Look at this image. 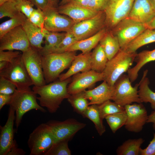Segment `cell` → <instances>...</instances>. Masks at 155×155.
Wrapping results in <instances>:
<instances>
[{
    "instance_id": "obj_1",
    "label": "cell",
    "mask_w": 155,
    "mask_h": 155,
    "mask_svg": "<svg viewBox=\"0 0 155 155\" xmlns=\"http://www.w3.org/2000/svg\"><path fill=\"white\" fill-rule=\"evenodd\" d=\"M71 80L69 78L63 81H54L41 86H34L32 90L39 96L37 97L42 107L46 108L49 113H55L63 100L70 96L67 86Z\"/></svg>"
},
{
    "instance_id": "obj_2",
    "label": "cell",
    "mask_w": 155,
    "mask_h": 155,
    "mask_svg": "<svg viewBox=\"0 0 155 155\" xmlns=\"http://www.w3.org/2000/svg\"><path fill=\"white\" fill-rule=\"evenodd\" d=\"M76 55L75 51L42 55V67L46 83L52 82L59 78L61 73L70 66Z\"/></svg>"
},
{
    "instance_id": "obj_3",
    "label": "cell",
    "mask_w": 155,
    "mask_h": 155,
    "mask_svg": "<svg viewBox=\"0 0 155 155\" xmlns=\"http://www.w3.org/2000/svg\"><path fill=\"white\" fill-rule=\"evenodd\" d=\"M37 94L30 88L23 90L16 89L12 95L10 107L15 111V125L17 129L21 122L23 115L33 109L45 113L46 110L37 101Z\"/></svg>"
},
{
    "instance_id": "obj_4",
    "label": "cell",
    "mask_w": 155,
    "mask_h": 155,
    "mask_svg": "<svg viewBox=\"0 0 155 155\" xmlns=\"http://www.w3.org/2000/svg\"><path fill=\"white\" fill-rule=\"evenodd\" d=\"M136 52H127L121 49L111 59L108 60L103 73L104 80L114 86L118 79L127 72L134 61Z\"/></svg>"
},
{
    "instance_id": "obj_5",
    "label": "cell",
    "mask_w": 155,
    "mask_h": 155,
    "mask_svg": "<svg viewBox=\"0 0 155 155\" xmlns=\"http://www.w3.org/2000/svg\"><path fill=\"white\" fill-rule=\"evenodd\" d=\"M55 142L53 133L48 125L40 124L29 136L27 143L30 155H44Z\"/></svg>"
},
{
    "instance_id": "obj_6",
    "label": "cell",
    "mask_w": 155,
    "mask_h": 155,
    "mask_svg": "<svg viewBox=\"0 0 155 155\" xmlns=\"http://www.w3.org/2000/svg\"><path fill=\"white\" fill-rule=\"evenodd\" d=\"M22 54L0 71V76L13 83L18 90H23L33 85L32 80L24 65Z\"/></svg>"
},
{
    "instance_id": "obj_7",
    "label": "cell",
    "mask_w": 155,
    "mask_h": 155,
    "mask_svg": "<svg viewBox=\"0 0 155 155\" xmlns=\"http://www.w3.org/2000/svg\"><path fill=\"white\" fill-rule=\"evenodd\" d=\"M131 82L127 75H122L114 84L111 100L123 106L133 103H142L138 93L139 83L133 87Z\"/></svg>"
},
{
    "instance_id": "obj_8",
    "label": "cell",
    "mask_w": 155,
    "mask_h": 155,
    "mask_svg": "<svg viewBox=\"0 0 155 155\" xmlns=\"http://www.w3.org/2000/svg\"><path fill=\"white\" fill-rule=\"evenodd\" d=\"M42 56L38 50L31 45L22 52L21 57L33 85L41 86L46 84L42 65Z\"/></svg>"
},
{
    "instance_id": "obj_9",
    "label": "cell",
    "mask_w": 155,
    "mask_h": 155,
    "mask_svg": "<svg viewBox=\"0 0 155 155\" xmlns=\"http://www.w3.org/2000/svg\"><path fill=\"white\" fill-rule=\"evenodd\" d=\"M147 29L145 24L128 17L119 22L110 31L117 38L122 49Z\"/></svg>"
},
{
    "instance_id": "obj_10",
    "label": "cell",
    "mask_w": 155,
    "mask_h": 155,
    "mask_svg": "<svg viewBox=\"0 0 155 155\" xmlns=\"http://www.w3.org/2000/svg\"><path fill=\"white\" fill-rule=\"evenodd\" d=\"M135 0H109L104 11L106 27L111 30L122 20L128 17Z\"/></svg>"
},
{
    "instance_id": "obj_11",
    "label": "cell",
    "mask_w": 155,
    "mask_h": 155,
    "mask_svg": "<svg viewBox=\"0 0 155 155\" xmlns=\"http://www.w3.org/2000/svg\"><path fill=\"white\" fill-rule=\"evenodd\" d=\"M104 11L94 16L75 23L71 31L78 41L91 36L106 27Z\"/></svg>"
},
{
    "instance_id": "obj_12",
    "label": "cell",
    "mask_w": 155,
    "mask_h": 155,
    "mask_svg": "<svg viewBox=\"0 0 155 155\" xmlns=\"http://www.w3.org/2000/svg\"><path fill=\"white\" fill-rule=\"evenodd\" d=\"M31 45L22 26H18L0 38V50H19L22 52Z\"/></svg>"
},
{
    "instance_id": "obj_13",
    "label": "cell",
    "mask_w": 155,
    "mask_h": 155,
    "mask_svg": "<svg viewBox=\"0 0 155 155\" xmlns=\"http://www.w3.org/2000/svg\"><path fill=\"white\" fill-rule=\"evenodd\" d=\"M127 115L125 127L128 131L139 133L142 131L148 119L146 108L142 103H135L125 105Z\"/></svg>"
},
{
    "instance_id": "obj_14",
    "label": "cell",
    "mask_w": 155,
    "mask_h": 155,
    "mask_svg": "<svg viewBox=\"0 0 155 155\" xmlns=\"http://www.w3.org/2000/svg\"><path fill=\"white\" fill-rule=\"evenodd\" d=\"M43 11L45 19L44 28L49 31L66 32L71 31L75 23L69 17L59 13L57 7L50 6Z\"/></svg>"
},
{
    "instance_id": "obj_15",
    "label": "cell",
    "mask_w": 155,
    "mask_h": 155,
    "mask_svg": "<svg viewBox=\"0 0 155 155\" xmlns=\"http://www.w3.org/2000/svg\"><path fill=\"white\" fill-rule=\"evenodd\" d=\"M47 123L50 127L54 135L55 142L62 140H70L79 130L86 124L73 119L63 121L51 120Z\"/></svg>"
},
{
    "instance_id": "obj_16",
    "label": "cell",
    "mask_w": 155,
    "mask_h": 155,
    "mask_svg": "<svg viewBox=\"0 0 155 155\" xmlns=\"http://www.w3.org/2000/svg\"><path fill=\"white\" fill-rule=\"evenodd\" d=\"M102 73L91 70L73 75L67 87L68 93L73 95L82 92L91 87L97 82L104 80Z\"/></svg>"
},
{
    "instance_id": "obj_17",
    "label": "cell",
    "mask_w": 155,
    "mask_h": 155,
    "mask_svg": "<svg viewBox=\"0 0 155 155\" xmlns=\"http://www.w3.org/2000/svg\"><path fill=\"white\" fill-rule=\"evenodd\" d=\"M15 113L14 110L10 107L6 123L3 126L0 127V155H7L14 141L13 125Z\"/></svg>"
},
{
    "instance_id": "obj_18",
    "label": "cell",
    "mask_w": 155,
    "mask_h": 155,
    "mask_svg": "<svg viewBox=\"0 0 155 155\" xmlns=\"http://www.w3.org/2000/svg\"><path fill=\"white\" fill-rule=\"evenodd\" d=\"M114 91V86L109 85L105 81L93 89L85 90L82 92L84 97L89 100V105H99L111 100Z\"/></svg>"
},
{
    "instance_id": "obj_19",
    "label": "cell",
    "mask_w": 155,
    "mask_h": 155,
    "mask_svg": "<svg viewBox=\"0 0 155 155\" xmlns=\"http://www.w3.org/2000/svg\"><path fill=\"white\" fill-rule=\"evenodd\" d=\"M155 16V10L149 0H135L128 17L145 24Z\"/></svg>"
},
{
    "instance_id": "obj_20",
    "label": "cell",
    "mask_w": 155,
    "mask_h": 155,
    "mask_svg": "<svg viewBox=\"0 0 155 155\" xmlns=\"http://www.w3.org/2000/svg\"><path fill=\"white\" fill-rule=\"evenodd\" d=\"M57 9L59 13L68 16L75 23L92 18L100 12L67 3L59 6Z\"/></svg>"
},
{
    "instance_id": "obj_21",
    "label": "cell",
    "mask_w": 155,
    "mask_h": 155,
    "mask_svg": "<svg viewBox=\"0 0 155 155\" xmlns=\"http://www.w3.org/2000/svg\"><path fill=\"white\" fill-rule=\"evenodd\" d=\"M91 52L86 53H82L76 55L72 61L68 70L65 73L61 74L59 80L63 81L71 76L80 72H84L91 70Z\"/></svg>"
},
{
    "instance_id": "obj_22",
    "label": "cell",
    "mask_w": 155,
    "mask_h": 155,
    "mask_svg": "<svg viewBox=\"0 0 155 155\" xmlns=\"http://www.w3.org/2000/svg\"><path fill=\"white\" fill-rule=\"evenodd\" d=\"M108 30L105 27L91 36L77 41L68 47L66 51H75L79 50L83 53H90L99 43Z\"/></svg>"
},
{
    "instance_id": "obj_23",
    "label": "cell",
    "mask_w": 155,
    "mask_h": 155,
    "mask_svg": "<svg viewBox=\"0 0 155 155\" xmlns=\"http://www.w3.org/2000/svg\"><path fill=\"white\" fill-rule=\"evenodd\" d=\"M30 45L39 51L43 48L42 46L44 35L41 29L31 22L27 18L22 25Z\"/></svg>"
},
{
    "instance_id": "obj_24",
    "label": "cell",
    "mask_w": 155,
    "mask_h": 155,
    "mask_svg": "<svg viewBox=\"0 0 155 155\" xmlns=\"http://www.w3.org/2000/svg\"><path fill=\"white\" fill-rule=\"evenodd\" d=\"M154 61H155V49L152 51L144 50L137 53L134 60L136 65L127 71V75L131 82H133L137 79L139 71L144 65Z\"/></svg>"
},
{
    "instance_id": "obj_25",
    "label": "cell",
    "mask_w": 155,
    "mask_h": 155,
    "mask_svg": "<svg viewBox=\"0 0 155 155\" xmlns=\"http://www.w3.org/2000/svg\"><path fill=\"white\" fill-rule=\"evenodd\" d=\"M155 42V29H147L134 40L121 49L130 53L136 52L141 47Z\"/></svg>"
},
{
    "instance_id": "obj_26",
    "label": "cell",
    "mask_w": 155,
    "mask_h": 155,
    "mask_svg": "<svg viewBox=\"0 0 155 155\" xmlns=\"http://www.w3.org/2000/svg\"><path fill=\"white\" fill-rule=\"evenodd\" d=\"M148 71L145 70L142 78L139 83L138 93L141 102H149L151 108L155 110V92L150 88V81L147 77Z\"/></svg>"
},
{
    "instance_id": "obj_27",
    "label": "cell",
    "mask_w": 155,
    "mask_h": 155,
    "mask_svg": "<svg viewBox=\"0 0 155 155\" xmlns=\"http://www.w3.org/2000/svg\"><path fill=\"white\" fill-rule=\"evenodd\" d=\"M99 44L102 47L108 60L112 58L121 49L118 39L108 30Z\"/></svg>"
},
{
    "instance_id": "obj_28",
    "label": "cell",
    "mask_w": 155,
    "mask_h": 155,
    "mask_svg": "<svg viewBox=\"0 0 155 155\" xmlns=\"http://www.w3.org/2000/svg\"><path fill=\"white\" fill-rule=\"evenodd\" d=\"M108 60L102 47L99 43L91 53V70L102 73Z\"/></svg>"
},
{
    "instance_id": "obj_29",
    "label": "cell",
    "mask_w": 155,
    "mask_h": 155,
    "mask_svg": "<svg viewBox=\"0 0 155 155\" xmlns=\"http://www.w3.org/2000/svg\"><path fill=\"white\" fill-rule=\"evenodd\" d=\"M144 141L142 138L129 139L119 146L116 150L118 155H139L140 146Z\"/></svg>"
},
{
    "instance_id": "obj_30",
    "label": "cell",
    "mask_w": 155,
    "mask_h": 155,
    "mask_svg": "<svg viewBox=\"0 0 155 155\" xmlns=\"http://www.w3.org/2000/svg\"><path fill=\"white\" fill-rule=\"evenodd\" d=\"M42 31L45 38V44L39 51L43 55L58 45L65 37L66 32H51L44 28L42 29Z\"/></svg>"
},
{
    "instance_id": "obj_31",
    "label": "cell",
    "mask_w": 155,
    "mask_h": 155,
    "mask_svg": "<svg viewBox=\"0 0 155 155\" xmlns=\"http://www.w3.org/2000/svg\"><path fill=\"white\" fill-rule=\"evenodd\" d=\"M91 120L94 124L98 133L101 136L106 131V128L100 116L98 105H90L82 115Z\"/></svg>"
},
{
    "instance_id": "obj_32",
    "label": "cell",
    "mask_w": 155,
    "mask_h": 155,
    "mask_svg": "<svg viewBox=\"0 0 155 155\" xmlns=\"http://www.w3.org/2000/svg\"><path fill=\"white\" fill-rule=\"evenodd\" d=\"M27 18L20 12L13 17L2 23L0 25V38L13 29L22 26Z\"/></svg>"
},
{
    "instance_id": "obj_33",
    "label": "cell",
    "mask_w": 155,
    "mask_h": 155,
    "mask_svg": "<svg viewBox=\"0 0 155 155\" xmlns=\"http://www.w3.org/2000/svg\"><path fill=\"white\" fill-rule=\"evenodd\" d=\"M112 132L115 133L117 131L125 125L127 115L125 111L109 115L105 118Z\"/></svg>"
},
{
    "instance_id": "obj_34",
    "label": "cell",
    "mask_w": 155,
    "mask_h": 155,
    "mask_svg": "<svg viewBox=\"0 0 155 155\" xmlns=\"http://www.w3.org/2000/svg\"><path fill=\"white\" fill-rule=\"evenodd\" d=\"M67 99L75 111L82 115L89 106L88 100L84 97L82 92L71 95Z\"/></svg>"
},
{
    "instance_id": "obj_35",
    "label": "cell",
    "mask_w": 155,
    "mask_h": 155,
    "mask_svg": "<svg viewBox=\"0 0 155 155\" xmlns=\"http://www.w3.org/2000/svg\"><path fill=\"white\" fill-rule=\"evenodd\" d=\"M110 100H107L101 104L98 105L100 116L103 120L107 115L125 111L124 106Z\"/></svg>"
},
{
    "instance_id": "obj_36",
    "label": "cell",
    "mask_w": 155,
    "mask_h": 155,
    "mask_svg": "<svg viewBox=\"0 0 155 155\" xmlns=\"http://www.w3.org/2000/svg\"><path fill=\"white\" fill-rule=\"evenodd\" d=\"M69 140H62L54 143L44 155H71L68 145Z\"/></svg>"
},
{
    "instance_id": "obj_37",
    "label": "cell",
    "mask_w": 155,
    "mask_h": 155,
    "mask_svg": "<svg viewBox=\"0 0 155 155\" xmlns=\"http://www.w3.org/2000/svg\"><path fill=\"white\" fill-rule=\"evenodd\" d=\"M77 41L71 30L66 32L65 37L61 42L56 46L49 50L45 54L51 53H61L65 52L68 47Z\"/></svg>"
},
{
    "instance_id": "obj_38",
    "label": "cell",
    "mask_w": 155,
    "mask_h": 155,
    "mask_svg": "<svg viewBox=\"0 0 155 155\" xmlns=\"http://www.w3.org/2000/svg\"><path fill=\"white\" fill-rule=\"evenodd\" d=\"M20 11L16 7V0L6 2L0 5V18L5 17L12 18Z\"/></svg>"
},
{
    "instance_id": "obj_39",
    "label": "cell",
    "mask_w": 155,
    "mask_h": 155,
    "mask_svg": "<svg viewBox=\"0 0 155 155\" xmlns=\"http://www.w3.org/2000/svg\"><path fill=\"white\" fill-rule=\"evenodd\" d=\"M34 4L30 0H16V7L18 10L29 19L33 11Z\"/></svg>"
},
{
    "instance_id": "obj_40",
    "label": "cell",
    "mask_w": 155,
    "mask_h": 155,
    "mask_svg": "<svg viewBox=\"0 0 155 155\" xmlns=\"http://www.w3.org/2000/svg\"><path fill=\"white\" fill-rule=\"evenodd\" d=\"M28 19L31 22L40 28H44V16L43 11L40 9L39 8L34 9Z\"/></svg>"
},
{
    "instance_id": "obj_41",
    "label": "cell",
    "mask_w": 155,
    "mask_h": 155,
    "mask_svg": "<svg viewBox=\"0 0 155 155\" xmlns=\"http://www.w3.org/2000/svg\"><path fill=\"white\" fill-rule=\"evenodd\" d=\"M17 89L16 86L5 78L0 77V94L11 95Z\"/></svg>"
},
{
    "instance_id": "obj_42",
    "label": "cell",
    "mask_w": 155,
    "mask_h": 155,
    "mask_svg": "<svg viewBox=\"0 0 155 155\" xmlns=\"http://www.w3.org/2000/svg\"><path fill=\"white\" fill-rule=\"evenodd\" d=\"M109 0H90L87 8L99 12L104 11Z\"/></svg>"
},
{
    "instance_id": "obj_43",
    "label": "cell",
    "mask_w": 155,
    "mask_h": 155,
    "mask_svg": "<svg viewBox=\"0 0 155 155\" xmlns=\"http://www.w3.org/2000/svg\"><path fill=\"white\" fill-rule=\"evenodd\" d=\"M21 54L19 51H14L13 50H0V61H5L9 63L11 62L13 60L18 57Z\"/></svg>"
},
{
    "instance_id": "obj_44",
    "label": "cell",
    "mask_w": 155,
    "mask_h": 155,
    "mask_svg": "<svg viewBox=\"0 0 155 155\" xmlns=\"http://www.w3.org/2000/svg\"><path fill=\"white\" fill-rule=\"evenodd\" d=\"M140 155H155V133L153 134V138L150 142L148 146L145 148H141L140 150Z\"/></svg>"
},
{
    "instance_id": "obj_45",
    "label": "cell",
    "mask_w": 155,
    "mask_h": 155,
    "mask_svg": "<svg viewBox=\"0 0 155 155\" xmlns=\"http://www.w3.org/2000/svg\"><path fill=\"white\" fill-rule=\"evenodd\" d=\"M26 152L22 149L19 148L16 140H15L14 143L7 155H24Z\"/></svg>"
},
{
    "instance_id": "obj_46",
    "label": "cell",
    "mask_w": 155,
    "mask_h": 155,
    "mask_svg": "<svg viewBox=\"0 0 155 155\" xmlns=\"http://www.w3.org/2000/svg\"><path fill=\"white\" fill-rule=\"evenodd\" d=\"M37 7L44 11L48 7L51 6L49 0H30Z\"/></svg>"
},
{
    "instance_id": "obj_47",
    "label": "cell",
    "mask_w": 155,
    "mask_h": 155,
    "mask_svg": "<svg viewBox=\"0 0 155 155\" xmlns=\"http://www.w3.org/2000/svg\"><path fill=\"white\" fill-rule=\"evenodd\" d=\"M12 95L0 94V110L6 104H9L11 101Z\"/></svg>"
},
{
    "instance_id": "obj_48",
    "label": "cell",
    "mask_w": 155,
    "mask_h": 155,
    "mask_svg": "<svg viewBox=\"0 0 155 155\" xmlns=\"http://www.w3.org/2000/svg\"><path fill=\"white\" fill-rule=\"evenodd\" d=\"M89 1L90 0H70L67 3L81 7L87 8Z\"/></svg>"
},
{
    "instance_id": "obj_49",
    "label": "cell",
    "mask_w": 155,
    "mask_h": 155,
    "mask_svg": "<svg viewBox=\"0 0 155 155\" xmlns=\"http://www.w3.org/2000/svg\"><path fill=\"white\" fill-rule=\"evenodd\" d=\"M152 123L153 129L155 130V110H154L150 115L148 116L147 123Z\"/></svg>"
},
{
    "instance_id": "obj_50",
    "label": "cell",
    "mask_w": 155,
    "mask_h": 155,
    "mask_svg": "<svg viewBox=\"0 0 155 155\" xmlns=\"http://www.w3.org/2000/svg\"><path fill=\"white\" fill-rule=\"evenodd\" d=\"M145 25L147 29H155V16L149 22Z\"/></svg>"
},
{
    "instance_id": "obj_51",
    "label": "cell",
    "mask_w": 155,
    "mask_h": 155,
    "mask_svg": "<svg viewBox=\"0 0 155 155\" xmlns=\"http://www.w3.org/2000/svg\"><path fill=\"white\" fill-rule=\"evenodd\" d=\"M9 62L5 61H0V71L5 68L8 65Z\"/></svg>"
},
{
    "instance_id": "obj_52",
    "label": "cell",
    "mask_w": 155,
    "mask_h": 155,
    "mask_svg": "<svg viewBox=\"0 0 155 155\" xmlns=\"http://www.w3.org/2000/svg\"><path fill=\"white\" fill-rule=\"evenodd\" d=\"M51 6L57 7L59 0H49Z\"/></svg>"
},
{
    "instance_id": "obj_53",
    "label": "cell",
    "mask_w": 155,
    "mask_h": 155,
    "mask_svg": "<svg viewBox=\"0 0 155 155\" xmlns=\"http://www.w3.org/2000/svg\"><path fill=\"white\" fill-rule=\"evenodd\" d=\"M70 0H62L59 3V5H61L67 3Z\"/></svg>"
},
{
    "instance_id": "obj_54",
    "label": "cell",
    "mask_w": 155,
    "mask_h": 155,
    "mask_svg": "<svg viewBox=\"0 0 155 155\" xmlns=\"http://www.w3.org/2000/svg\"><path fill=\"white\" fill-rule=\"evenodd\" d=\"M16 0H0V5L4 3L10 1H14Z\"/></svg>"
},
{
    "instance_id": "obj_55",
    "label": "cell",
    "mask_w": 155,
    "mask_h": 155,
    "mask_svg": "<svg viewBox=\"0 0 155 155\" xmlns=\"http://www.w3.org/2000/svg\"><path fill=\"white\" fill-rule=\"evenodd\" d=\"M154 9L155 10V0H149Z\"/></svg>"
},
{
    "instance_id": "obj_56",
    "label": "cell",
    "mask_w": 155,
    "mask_h": 155,
    "mask_svg": "<svg viewBox=\"0 0 155 155\" xmlns=\"http://www.w3.org/2000/svg\"></svg>"
},
{
    "instance_id": "obj_57",
    "label": "cell",
    "mask_w": 155,
    "mask_h": 155,
    "mask_svg": "<svg viewBox=\"0 0 155 155\" xmlns=\"http://www.w3.org/2000/svg\"></svg>"
}]
</instances>
